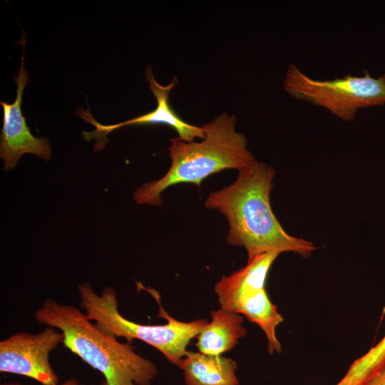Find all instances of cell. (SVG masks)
Listing matches in <instances>:
<instances>
[{
  "label": "cell",
  "mask_w": 385,
  "mask_h": 385,
  "mask_svg": "<svg viewBox=\"0 0 385 385\" xmlns=\"http://www.w3.org/2000/svg\"><path fill=\"white\" fill-rule=\"evenodd\" d=\"M237 172L232 184L211 192L205 201V207L225 216L227 243L243 247L247 261L269 252L310 256L315 250L313 243L288 234L272 210L274 169L255 160Z\"/></svg>",
  "instance_id": "1"
},
{
  "label": "cell",
  "mask_w": 385,
  "mask_h": 385,
  "mask_svg": "<svg viewBox=\"0 0 385 385\" xmlns=\"http://www.w3.org/2000/svg\"><path fill=\"white\" fill-rule=\"evenodd\" d=\"M34 317L63 333L62 344L103 374L100 385H150L158 374L155 364L136 353L130 342H120L100 329L73 305L48 298Z\"/></svg>",
  "instance_id": "2"
},
{
  "label": "cell",
  "mask_w": 385,
  "mask_h": 385,
  "mask_svg": "<svg viewBox=\"0 0 385 385\" xmlns=\"http://www.w3.org/2000/svg\"><path fill=\"white\" fill-rule=\"evenodd\" d=\"M237 118L222 113L201 127L205 136L199 142L170 140L171 164L160 178L139 186L133 199L139 205L160 206L161 193L178 183L200 186L207 177L226 169L237 171L255 160L247 148L245 135L235 130Z\"/></svg>",
  "instance_id": "3"
},
{
  "label": "cell",
  "mask_w": 385,
  "mask_h": 385,
  "mask_svg": "<svg viewBox=\"0 0 385 385\" xmlns=\"http://www.w3.org/2000/svg\"><path fill=\"white\" fill-rule=\"evenodd\" d=\"M137 286L153 296L159 304L158 317L165 318L167 324H142L128 320L119 312L113 288L106 287L98 294L86 282L78 285L80 306L100 329L115 337H123L128 342L133 339L144 342L160 351L170 363L179 366L188 352L186 347L208 323L207 319L189 322L177 320L163 308L158 292L145 288L140 283H137Z\"/></svg>",
  "instance_id": "4"
},
{
  "label": "cell",
  "mask_w": 385,
  "mask_h": 385,
  "mask_svg": "<svg viewBox=\"0 0 385 385\" xmlns=\"http://www.w3.org/2000/svg\"><path fill=\"white\" fill-rule=\"evenodd\" d=\"M363 76L346 75L332 80H316L290 64L283 83L293 98L322 107L337 118L352 120L358 109L385 103V73L373 78L367 71Z\"/></svg>",
  "instance_id": "5"
},
{
  "label": "cell",
  "mask_w": 385,
  "mask_h": 385,
  "mask_svg": "<svg viewBox=\"0 0 385 385\" xmlns=\"http://www.w3.org/2000/svg\"><path fill=\"white\" fill-rule=\"evenodd\" d=\"M63 340V333L51 326L36 334L15 333L0 342V371L27 376L45 385L58 383L49 355Z\"/></svg>",
  "instance_id": "6"
},
{
  "label": "cell",
  "mask_w": 385,
  "mask_h": 385,
  "mask_svg": "<svg viewBox=\"0 0 385 385\" xmlns=\"http://www.w3.org/2000/svg\"><path fill=\"white\" fill-rule=\"evenodd\" d=\"M26 36L23 32L20 43L22 46L21 66L18 76L14 78L16 84V96L13 103L1 101L4 110V122L0 139V157L4 161L3 168L9 170L14 168L21 156L31 153L40 158L48 160L51 157V149L47 138L34 136L27 126L21 111L22 96L29 76L24 68V50Z\"/></svg>",
  "instance_id": "7"
},
{
  "label": "cell",
  "mask_w": 385,
  "mask_h": 385,
  "mask_svg": "<svg viewBox=\"0 0 385 385\" xmlns=\"http://www.w3.org/2000/svg\"><path fill=\"white\" fill-rule=\"evenodd\" d=\"M146 80L149 88L157 101L156 108L147 113L126 121L113 125H103L93 118L89 111H78V115L96 128L93 131L83 132V137L86 140H96L95 150L104 148L107 135L114 130L130 125L164 124L171 127L178 133V139L185 142L195 141V138L202 139L205 136L202 127H197L184 121L172 108L169 103V96L178 83L176 77L167 86L159 84L155 79L150 66L145 70Z\"/></svg>",
  "instance_id": "8"
},
{
  "label": "cell",
  "mask_w": 385,
  "mask_h": 385,
  "mask_svg": "<svg viewBox=\"0 0 385 385\" xmlns=\"http://www.w3.org/2000/svg\"><path fill=\"white\" fill-rule=\"evenodd\" d=\"M280 253L269 252L254 257L246 266L223 276L215 285L221 309L234 312L236 303L245 292L265 288L269 270Z\"/></svg>",
  "instance_id": "9"
},
{
  "label": "cell",
  "mask_w": 385,
  "mask_h": 385,
  "mask_svg": "<svg viewBox=\"0 0 385 385\" xmlns=\"http://www.w3.org/2000/svg\"><path fill=\"white\" fill-rule=\"evenodd\" d=\"M179 367L185 385H239L237 364L232 358L188 351Z\"/></svg>",
  "instance_id": "10"
},
{
  "label": "cell",
  "mask_w": 385,
  "mask_h": 385,
  "mask_svg": "<svg viewBox=\"0 0 385 385\" xmlns=\"http://www.w3.org/2000/svg\"><path fill=\"white\" fill-rule=\"evenodd\" d=\"M210 315L211 322L196 337L195 345L202 354L220 356L233 349L247 330L242 326L243 317L237 312L220 308L212 311Z\"/></svg>",
  "instance_id": "11"
},
{
  "label": "cell",
  "mask_w": 385,
  "mask_h": 385,
  "mask_svg": "<svg viewBox=\"0 0 385 385\" xmlns=\"http://www.w3.org/2000/svg\"><path fill=\"white\" fill-rule=\"evenodd\" d=\"M235 312L244 314L247 319L257 324L265 332L270 354L279 353L282 347L275 330L283 321L277 307L270 300L265 288L244 292L239 297Z\"/></svg>",
  "instance_id": "12"
},
{
  "label": "cell",
  "mask_w": 385,
  "mask_h": 385,
  "mask_svg": "<svg viewBox=\"0 0 385 385\" xmlns=\"http://www.w3.org/2000/svg\"><path fill=\"white\" fill-rule=\"evenodd\" d=\"M385 364V336L375 346L350 366L346 374L354 381L363 384Z\"/></svg>",
  "instance_id": "13"
},
{
  "label": "cell",
  "mask_w": 385,
  "mask_h": 385,
  "mask_svg": "<svg viewBox=\"0 0 385 385\" xmlns=\"http://www.w3.org/2000/svg\"><path fill=\"white\" fill-rule=\"evenodd\" d=\"M363 385H385V364Z\"/></svg>",
  "instance_id": "14"
},
{
  "label": "cell",
  "mask_w": 385,
  "mask_h": 385,
  "mask_svg": "<svg viewBox=\"0 0 385 385\" xmlns=\"http://www.w3.org/2000/svg\"><path fill=\"white\" fill-rule=\"evenodd\" d=\"M1 385H25V384H22L16 381H9V382L1 384ZM42 385H45V384H42ZM48 385H80V383L77 379L74 377H71L62 383H56V384H48ZM91 385H94V384H91Z\"/></svg>",
  "instance_id": "15"
},
{
  "label": "cell",
  "mask_w": 385,
  "mask_h": 385,
  "mask_svg": "<svg viewBox=\"0 0 385 385\" xmlns=\"http://www.w3.org/2000/svg\"><path fill=\"white\" fill-rule=\"evenodd\" d=\"M335 385H353L351 382H349L348 380L344 379V377Z\"/></svg>",
  "instance_id": "16"
}]
</instances>
